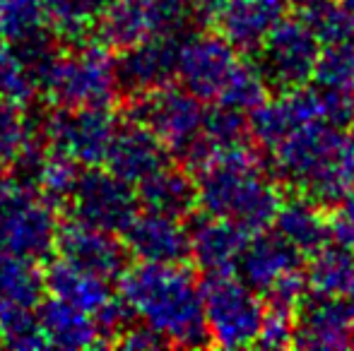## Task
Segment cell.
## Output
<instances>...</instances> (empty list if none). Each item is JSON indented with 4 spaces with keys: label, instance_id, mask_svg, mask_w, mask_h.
Instances as JSON below:
<instances>
[{
    "label": "cell",
    "instance_id": "cell-4",
    "mask_svg": "<svg viewBox=\"0 0 354 351\" xmlns=\"http://www.w3.org/2000/svg\"><path fill=\"white\" fill-rule=\"evenodd\" d=\"M39 89L58 106H111L118 97L116 61L106 43H75L53 53L37 72Z\"/></svg>",
    "mask_w": 354,
    "mask_h": 351
},
{
    "label": "cell",
    "instance_id": "cell-27",
    "mask_svg": "<svg viewBox=\"0 0 354 351\" xmlns=\"http://www.w3.org/2000/svg\"><path fill=\"white\" fill-rule=\"evenodd\" d=\"M308 291L323 296H350L354 289V248L342 243H328L311 255L306 270Z\"/></svg>",
    "mask_w": 354,
    "mask_h": 351
},
{
    "label": "cell",
    "instance_id": "cell-44",
    "mask_svg": "<svg viewBox=\"0 0 354 351\" xmlns=\"http://www.w3.org/2000/svg\"><path fill=\"white\" fill-rule=\"evenodd\" d=\"M0 43H3V41H0Z\"/></svg>",
    "mask_w": 354,
    "mask_h": 351
},
{
    "label": "cell",
    "instance_id": "cell-28",
    "mask_svg": "<svg viewBox=\"0 0 354 351\" xmlns=\"http://www.w3.org/2000/svg\"><path fill=\"white\" fill-rule=\"evenodd\" d=\"M51 37L46 27V0H5L0 8V39L15 48Z\"/></svg>",
    "mask_w": 354,
    "mask_h": 351
},
{
    "label": "cell",
    "instance_id": "cell-5",
    "mask_svg": "<svg viewBox=\"0 0 354 351\" xmlns=\"http://www.w3.org/2000/svg\"><path fill=\"white\" fill-rule=\"evenodd\" d=\"M201 291L210 342L227 349L256 344L266 318V305L246 281L234 277V272L205 274Z\"/></svg>",
    "mask_w": 354,
    "mask_h": 351
},
{
    "label": "cell",
    "instance_id": "cell-3",
    "mask_svg": "<svg viewBox=\"0 0 354 351\" xmlns=\"http://www.w3.org/2000/svg\"><path fill=\"white\" fill-rule=\"evenodd\" d=\"M270 152L277 181L318 207L335 210L354 188V154L340 126L308 123L289 132Z\"/></svg>",
    "mask_w": 354,
    "mask_h": 351
},
{
    "label": "cell",
    "instance_id": "cell-19",
    "mask_svg": "<svg viewBox=\"0 0 354 351\" xmlns=\"http://www.w3.org/2000/svg\"><path fill=\"white\" fill-rule=\"evenodd\" d=\"M304 255L280 234H268L266 229L248 236V243L236 265L239 279L246 281L256 294H266L282 277L301 267Z\"/></svg>",
    "mask_w": 354,
    "mask_h": 351
},
{
    "label": "cell",
    "instance_id": "cell-38",
    "mask_svg": "<svg viewBox=\"0 0 354 351\" xmlns=\"http://www.w3.org/2000/svg\"><path fill=\"white\" fill-rule=\"evenodd\" d=\"M113 344H118L123 349H157L164 347L167 342L154 330H149L147 325H140V328H126Z\"/></svg>",
    "mask_w": 354,
    "mask_h": 351
},
{
    "label": "cell",
    "instance_id": "cell-15",
    "mask_svg": "<svg viewBox=\"0 0 354 351\" xmlns=\"http://www.w3.org/2000/svg\"><path fill=\"white\" fill-rule=\"evenodd\" d=\"M186 221L188 239H191V258L201 267L203 274L219 272H236L241 253L248 243V231L222 217L207 212H191Z\"/></svg>",
    "mask_w": 354,
    "mask_h": 351
},
{
    "label": "cell",
    "instance_id": "cell-8",
    "mask_svg": "<svg viewBox=\"0 0 354 351\" xmlns=\"http://www.w3.org/2000/svg\"><path fill=\"white\" fill-rule=\"evenodd\" d=\"M323 43L304 17H280L268 32L256 56L268 89L289 92L308 85L316 70Z\"/></svg>",
    "mask_w": 354,
    "mask_h": 351
},
{
    "label": "cell",
    "instance_id": "cell-42",
    "mask_svg": "<svg viewBox=\"0 0 354 351\" xmlns=\"http://www.w3.org/2000/svg\"><path fill=\"white\" fill-rule=\"evenodd\" d=\"M3 3H5V0H0V8H3Z\"/></svg>",
    "mask_w": 354,
    "mask_h": 351
},
{
    "label": "cell",
    "instance_id": "cell-31",
    "mask_svg": "<svg viewBox=\"0 0 354 351\" xmlns=\"http://www.w3.org/2000/svg\"><path fill=\"white\" fill-rule=\"evenodd\" d=\"M39 92V80L27 58L10 43H0V99L12 103H29Z\"/></svg>",
    "mask_w": 354,
    "mask_h": 351
},
{
    "label": "cell",
    "instance_id": "cell-26",
    "mask_svg": "<svg viewBox=\"0 0 354 351\" xmlns=\"http://www.w3.org/2000/svg\"><path fill=\"white\" fill-rule=\"evenodd\" d=\"M46 294V274L37 260L0 255V308H39Z\"/></svg>",
    "mask_w": 354,
    "mask_h": 351
},
{
    "label": "cell",
    "instance_id": "cell-9",
    "mask_svg": "<svg viewBox=\"0 0 354 351\" xmlns=\"http://www.w3.org/2000/svg\"><path fill=\"white\" fill-rule=\"evenodd\" d=\"M191 5L181 0H106L97 27L109 48H131L154 37L178 34Z\"/></svg>",
    "mask_w": 354,
    "mask_h": 351
},
{
    "label": "cell",
    "instance_id": "cell-37",
    "mask_svg": "<svg viewBox=\"0 0 354 351\" xmlns=\"http://www.w3.org/2000/svg\"><path fill=\"white\" fill-rule=\"evenodd\" d=\"M330 231L335 243L354 248V188L335 207V214L330 219Z\"/></svg>",
    "mask_w": 354,
    "mask_h": 351
},
{
    "label": "cell",
    "instance_id": "cell-12",
    "mask_svg": "<svg viewBox=\"0 0 354 351\" xmlns=\"http://www.w3.org/2000/svg\"><path fill=\"white\" fill-rule=\"evenodd\" d=\"M239 61V51L222 34H193L178 41L176 77L201 101L217 103Z\"/></svg>",
    "mask_w": 354,
    "mask_h": 351
},
{
    "label": "cell",
    "instance_id": "cell-22",
    "mask_svg": "<svg viewBox=\"0 0 354 351\" xmlns=\"http://www.w3.org/2000/svg\"><path fill=\"white\" fill-rule=\"evenodd\" d=\"M46 291H51L53 299L66 301V303H71L89 315H97L113 299L109 279L82 270V267L68 263L63 258L48 267Z\"/></svg>",
    "mask_w": 354,
    "mask_h": 351
},
{
    "label": "cell",
    "instance_id": "cell-13",
    "mask_svg": "<svg viewBox=\"0 0 354 351\" xmlns=\"http://www.w3.org/2000/svg\"><path fill=\"white\" fill-rule=\"evenodd\" d=\"M354 310L345 296L308 291L294 315V344L304 349L352 347Z\"/></svg>",
    "mask_w": 354,
    "mask_h": 351
},
{
    "label": "cell",
    "instance_id": "cell-24",
    "mask_svg": "<svg viewBox=\"0 0 354 351\" xmlns=\"http://www.w3.org/2000/svg\"><path fill=\"white\" fill-rule=\"evenodd\" d=\"M138 200L145 210L159 212L169 217H188L198 207V185L186 171H178L174 166H162L138 183Z\"/></svg>",
    "mask_w": 354,
    "mask_h": 351
},
{
    "label": "cell",
    "instance_id": "cell-6",
    "mask_svg": "<svg viewBox=\"0 0 354 351\" xmlns=\"http://www.w3.org/2000/svg\"><path fill=\"white\" fill-rule=\"evenodd\" d=\"M58 221L29 183H0V255L41 260L56 250Z\"/></svg>",
    "mask_w": 354,
    "mask_h": 351
},
{
    "label": "cell",
    "instance_id": "cell-7",
    "mask_svg": "<svg viewBox=\"0 0 354 351\" xmlns=\"http://www.w3.org/2000/svg\"><path fill=\"white\" fill-rule=\"evenodd\" d=\"M205 113L196 94L183 87H174L171 82L152 92L136 94L131 103V121L152 130L167 145V150L181 159L201 140Z\"/></svg>",
    "mask_w": 354,
    "mask_h": 351
},
{
    "label": "cell",
    "instance_id": "cell-39",
    "mask_svg": "<svg viewBox=\"0 0 354 351\" xmlns=\"http://www.w3.org/2000/svg\"><path fill=\"white\" fill-rule=\"evenodd\" d=\"M284 3L294 5V8H299V10H308V8H313V5L323 3V0H284Z\"/></svg>",
    "mask_w": 354,
    "mask_h": 351
},
{
    "label": "cell",
    "instance_id": "cell-41",
    "mask_svg": "<svg viewBox=\"0 0 354 351\" xmlns=\"http://www.w3.org/2000/svg\"><path fill=\"white\" fill-rule=\"evenodd\" d=\"M347 8H350V12H352V22H354V0H347Z\"/></svg>",
    "mask_w": 354,
    "mask_h": 351
},
{
    "label": "cell",
    "instance_id": "cell-30",
    "mask_svg": "<svg viewBox=\"0 0 354 351\" xmlns=\"http://www.w3.org/2000/svg\"><path fill=\"white\" fill-rule=\"evenodd\" d=\"M37 147V126L24 113V106L0 99V174L17 169Z\"/></svg>",
    "mask_w": 354,
    "mask_h": 351
},
{
    "label": "cell",
    "instance_id": "cell-16",
    "mask_svg": "<svg viewBox=\"0 0 354 351\" xmlns=\"http://www.w3.org/2000/svg\"><path fill=\"white\" fill-rule=\"evenodd\" d=\"M123 236L128 253L142 263H183L191 258L188 226L178 217L138 212Z\"/></svg>",
    "mask_w": 354,
    "mask_h": 351
},
{
    "label": "cell",
    "instance_id": "cell-35",
    "mask_svg": "<svg viewBox=\"0 0 354 351\" xmlns=\"http://www.w3.org/2000/svg\"><path fill=\"white\" fill-rule=\"evenodd\" d=\"M304 19L308 22V27L313 29V34H316L323 46L340 43V41H354L352 12L345 3L340 5V3H330V0H323V3L304 10Z\"/></svg>",
    "mask_w": 354,
    "mask_h": 351
},
{
    "label": "cell",
    "instance_id": "cell-2",
    "mask_svg": "<svg viewBox=\"0 0 354 351\" xmlns=\"http://www.w3.org/2000/svg\"><path fill=\"white\" fill-rule=\"evenodd\" d=\"M193 174L203 212L234 221L248 234L268 229L275 221L282 205L277 178L268 174L248 142L207 157Z\"/></svg>",
    "mask_w": 354,
    "mask_h": 351
},
{
    "label": "cell",
    "instance_id": "cell-1",
    "mask_svg": "<svg viewBox=\"0 0 354 351\" xmlns=\"http://www.w3.org/2000/svg\"><path fill=\"white\" fill-rule=\"evenodd\" d=\"M121 299L167 344H210L201 281L181 263H142L126 270L121 274Z\"/></svg>",
    "mask_w": 354,
    "mask_h": 351
},
{
    "label": "cell",
    "instance_id": "cell-33",
    "mask_svg": "<svg viewBox=\"0 0 354 351\" xmlns=\"http://www.w3.org/2000/svg\"><path fill=\"white\" fill-rule=\"evenodd\" d=\"M268 94V82L263 77L261 68L256 63L239 61V66L234 68L232 77L224 85L222 94H219L217 103L219 106L236 108V111H253L261 101H266Z\"/></svg>",
    "mask_w": 354,
    "mask_h": 351
},
{
    "label": "cell",
    "instance_id": "cell-17",
    "mask_svg": "<svg viewBox=\"0 0 354 351\" xmlns=\"http://www.w3.org/2000/svg\"><path fill=\"white\" fill-rule=\"evenodd\" d=\"M178 41L181 39H176V34H167L123 48V56L116 63L121 89L142 94L169 85L176 77Z\"/></svg>",
    "mask_w": 354,
    "mask_h": 351
},
{
    "label": "cell",
    "instance_id": "cell-14",
    "mask_svg": "<svg viewBox=\"0 0 354 351\" xmlns=\"http://www.w3.org/2000/svg\"><path fill=\"white\" fill-rule=\"evenodd\" d=\"M116 236L118 234L75 219L58 226L56 250L68 263L111 281L128 270V255H131L126 243H121Z\"/></svg>",
    "mask_w": 354,
    "mask_h": 351
},
{
    "label": "cell",
    "instance_id": "cell-36",
    "mask_svg": "<svg viewBox=\"0 0 354 351\" xmlns=\"http://www.w3.org/2000/svg\"><path fill=\"white\" fill-rule=\"evenodd\" d=\"M256 344L268 349H282L294 344V313L266 308V318H263V328Z\"/></svg>",
    "mask_w": 354,
    "mask_h": 351
},
{
    "label": "cell",
    "instance_id": "cell-43",
    "mask_svg": "<svg viewBox=\"0 0 354 351\" xmlns=\"http://www.w3.org/2000/svg\"><path fill=\"white\" fill-rule=\"evenodd\" d=\"M342 3H347V0H342Z\"/></svg>",
    "mask_w": 354,
    "mask_h": 351
},
{
    "label": "cell",
    "instance_id": "cell-34",
    "mask_svg": "<svg viewBox=\"0 0 354 351\" xmlns=\"http://www.w3.org/2000/svg\"><path fill=\"white\" fill-rule=\"evenodd\" d=\"M0 344L19 351L46 347L41 320L34 308H0Z\"/></svg>",
    "mask_w": 354,
    "mask_h": 351
},
{
    "label": "cell",
    "instance_id": "cell-21",
    "mask_svg": "<svg viewBox=\"0 0 354 351\" xmlns=\"http://www.w3.org/2000/svg\"><path fill=\"white\" fill-rule=\"evenodd\" d=\"M46 347L66 349V351H80L104 344L102 330H99L94 315L75 308L61 299H51L39 310Z\"/></svg>",
    "mask_w": 354,
    "mask_h": 351
},
{
    "label": "cell",
    "instance_id": "cell-25",
    "mask_svg": "<svg viewBox=\"0 0 354 351\" xmlns=\"http://www.w3.org/2000/svg\"><path fill=\"white\" fill-rule=\"evenodd\" d=\"M19 169H27L29 185H32L48 205L71 202L75 185H77V181H80L77 161L56 150L44 154L39 145L24 157Z\"/></svg>",
    "mask_w": 354,
    "mask_h": 351
},
{
    "label": "cell",
    "instance_id": "cell-29",
    "mask_svg": "<svg viewBox=\"0 0 354 351\" xmlns=\"http://www.w3.org/2000/svg\"><path fill=\"white\" fill-rule=\"evenodd\" d=\"M102 0H46V27L58 41L82 43L97 27Z\"/></svg>",
    "mask_w": 354,
    "mask_h": 351
},
{
    "label": "cell",
    "instance_id": "cell-18",
    "mask_svg": "<svg viewBox=\"0 0 354 351\" xmlns=\"http://www.w3.org/2000/svg\"><path fill=\"white\" fill-rule=\"evenodd\" d=\"M113 176L123 178L131 185L142 183L147 176L169 164V150L152 130L136 121L116 128V135L104 159Z\"/></svg>",
    "mask_w": 354,
    "mask_h": 351
},
{
    "label": "cell",
    "instance_id": "cell-11",
    "mask_svg": "<svg viewBox=\"0 0 354 351\" xmlns=\"http://www.w3.org/2000/svg\"><path fill=\"white\" fill-rule=\"evenodd\" d=\"M71 205L77 221L111 234H123L140 212V200L131 183L113 176L111 171L97 169L80 174Z\"/></svg>",
    "mask_w": 354,
    "mask_h": 351
},
{
    "label": "cell",
    "instance_id": "cell-10",
    "mask_svg": "<svg viewBox=\"0 0 354 351\" xmlns=\"http://www.w3.org/2000/svg\"><path fill=\"white\" fill-rule=\"evenodd\" d=\"M116 118L109 106H61L44 126V140L51 150L63 152L80 166L104 164L116 135Z\"/></svg>",
    "mask_w": 354,
    "mask_h": 351
},
{
    "label": "cell",
    "instance_id": "cell-32",
    "mask_svg": "<svg viewBox=\"0 0 354 351\" xmlns=\"http://www.w3.org/2000/svg\"><path fill=\"white\" fill-rule=\"evenodd\" d=\"M311 80L323 89L354 94V41L328 43L321 48Z\"/></svg>",
    "mask_w": 354,
    "mask_h": 351
},
{
    "label": "cell",
    "instance_id": "cell-20",
    "mask_svg": "<svg viewBox=\"0 0 354 351\" xmlns=\"http://www.w3.org/2000/svg\"><path fill=\"white\" fill-rule=\"evenodd\" d=\"M284 0H222L212 19L236 51H258L275 22L282 17Z\"/></svg>",
    "mask_w": 354,
    "mask_h": 351
},
{
    "label": "cell",
    "instance_id": "cell-23",
    "mask_svg": "<svg viewBox=\"0 0 354 351\" xmlns=\"http://www.w3.org/2000/svg\"><path fill=\"white\" fill-rule=\"evenodd\" d=\"M323 207L306 197L282 202L275 214V231L301 255H313L333 241L330 219L321 214Z\"/></svg>",
    "mask_w": 354,
    "mask_h": 351
},
{
    "label": "cell",
    "instance_id": "cell-40",
    "mask_svg": "<svg viewBox=\"0 0 354 351\" xmlns=\"http://www.w3.org/2000/svg\"><path fill=\"white\" fill-rule=\"evenodd\" d=\"M347 145H350V150H352V154H354V118L350 123H347Z\"/></svg>",
    "mask_w": 354,
    "mask_h": 351
}]
</instances>
